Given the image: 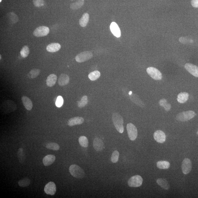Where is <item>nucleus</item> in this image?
Returning a JSON list of instances; mask_svg holds the SVG:
<instances>
[{
	"label": "nucleus",
	"instance_id": "obj_1",
	"mask_svg": "<svg viewBox=\"0 0 198 198\" xmlns=\"http://www.w3.org/2000/svg\"><path fill=\"white\" fill-rule=\"evenodd\" d=\"M112 119L116 129L120 133H123L124 130L123 117L120 114L114 113L113 114Z\"/></svg>",
	"mask_w": 198,
	"mask_h": 198
},
{
	"label": "nucleus",
	"instance_id": "obj_2",
	"mask_svg": "<svg viewBox=\"0 0 198 198\" xmlns=\"http://www.w3.org/2000/svg\"><path fill=\"white\" fill-rule=\"evenodd\" d=\"M69 171L71 175L77 179H82L85 176L84 170L76 165H71L69 167Z\"/></svg>",
	"mask_w": 198,
	"mask_h": 198
},
{
	"label": "nucleus",
	"instance_id": "obj_3",
	"mask_svg": "<svg viewBox=\"0 0 198 198\" xmlns=\"http://www.w3.org/2000/svg\"><path fill=\"white\" fill-rule=\"evenodd\" d=\"M196 114L194 111H189L180 113L176 116V119L179 121L186 122L191 119Z\"/></svg>",
	"mask_w": 198,
	"mask_h": 198
},
{
	"label": "nucleus",
	"instance_id": "obj_4",
	"mask_svg": "<svg viewBox=\"0 0 198 198\" xmlns=\"http://www.w3.org/2000/svg\"><path fill=\"white\" fill-rule=\"evenodd\" d=\"M143 179L141 176L136 175L132 176L128 181V185L131 188H137L142 185Z\"/></svg>",
	"mask_w": 198,
	"mask_h": 198
},
{
	"label": "nucleus",
	"instance_id": "obj_5",
	"mask_svg": "<svg viewBox=\"0 0 198 198\" xmlns=\"http://www.w3.org/2000/svg\"><path fill=\"white\" fill-rule=\"evenodd\" d=\"M127 130L130 140L132 141L135 140L138 135L137 129L136 126L132 123H128L127 125Z\"/></svg>",
	"mask_w": 198,
	"mask_h": 198
},
{
	"label": "nucleus",
	"instance_id": "obj_6",
	"mask_svg": "<svg viewBox=\"0 0 198 198\" xmlns=\"http://www.w3.org/2000/svg\"><path fill=\"white\" fill-rule=\"evenodd\" d=\"M93 56L92 52L90 51H85L80 52L75 57V60L77 62L82 63L87 61L92 58Z\"/></svg>",
	"mask_w": 198,
	"mask_h": 198
},
{
	"label": "nucleus",
	"instance_id": "obj_7",
	"mask_svg": "<svg viewBox=\"0 0 198 198\" xmlns=\"http://www.w3.org/2000/svg\"><path fill=\"white\" fill-rule=\"evenodd\" d=\"M147 72L154 80H159L162 79V76L161 73L158 69L153 67H149L146 69Z\"/></svg>",
	"mask_w": 198,
	"mask_h": 198
},
{
	"label": "nucleus",
	"instance_id": "obj_8",
	"mask_svg": "<svg viewBox=\"0 0 198 198\" xmlns=\"http://www.w3.org/2000/svg\"><path fill=\"white\" fill-rule=\"evenodd\" d=\"M50 30L48 27L42 26L37 28L33 32V34L37 37L46 36L48 34Z\"/></svg>",
	"mask_w": 198,
	"mask_h": 198
},
{
	"label": "nucleus",
	"instance_id": "obj_9",
	"mask_svg": "<svg viewBox=\"0 0 198 198\" xmlns=\"http://www.w3.org/2000/svg\"><path fill=\"white\" fill-rule=\"evenodd\" d=\"M192 165L191 160L188 158L184 159L182 163V173L185 175L188 174L191 172Z\"/></svg>",
	"mask_w": 198,
	"mask_h": 198
},
{
	"label": "nucleus",
	"instance_id": "obj_10",
	"mask_svg": "<svg viewBox=\"0 0 198 198\" xmlns=\"http://www.w3.org/2000/svg\"><path fill=\"white\" fill-rule=\"evenodd\" d=\"M45 193L47 194L54 195L56 191V186L54 182H49L45 185L44 188Z\"/></svg>",
	"mask_w": 198,
	"mask_h": 198
},
{
	"label": "nucleus",
	"instance_id": "obj_11",
	"mask_svg": "<svg viewBox=\"0 0 198 198\" xmlns=\"http://www.w3.org/2000/svg\"><path fill=\"white\" fill-rule=\"evenodd\" d=\"M154 140L159 143H163L166 140V135L163 131L160 130L154 132Z\"/></svg>",
	"mask_w": 198,
	"mask_h": 198
},
{
	"label": "nucleus",
	"instance_id": "obj_12",
	"mask_svg": "<svg viewBox=\"0 0 198 198\" xmlns=\"http://www.w3.org/2000/svg\"><path fill=\"white\" fill-rule=\"evenodd\" d=\"M186 69L194 76L198 78V67L195 65L187 63L185 65Z\"/></svg>",
	"mask_w": 198,
	"mask_h": 198
},
{
	"label": "nucleus",
	"instance_id": "obj_13",
	"mask_svg": "<svg viewBox=\"0 0 198 198\" xmlns=\"http://www.w3.org/2000/svg\"><path fill=\"white\" fill-rule=\"evenodd\" d=\"M93 145L94 149L97 151H103L105 148L104 143L103 140L98 138L94 139Z\"/></svg>",
	"mask_w": 198,
	"mask_h": 198
},
{
	"label": "nucleus",
	"instance_id": "obj_14",
	"mask_svg": "<svg viewBox=\"0 0 198 198\" xmlns=\"http://www.w3.org/2000/svg\"><path fill=\"white\" fill-rule=\"evenodd\" d=\"M84 122V119L80 117H76L71 118L68 122V124L69 126H73L76 125L82 124Z\"/></svg>",
	"mask_w": 198,
	"mask_h": 198
},
{
	"label": "nucleus",
	"instance_id": "obj_15",
	"mask_svg": "<svg viewBox=\"0 0 198 198\" xmlns=\"http://www.w3.org/2000/svg\"><path fill=\"white\" fill-rule=\"evenodd\" d=\"M21 100L25 109L28 111L31 110L33 108V103L31 99L26 96H24L22 97Z\"/></svg>",
	"mask_w": 198,
	"mask_h": 198
},
{
	"label": "nucleus",
	"instance_id": "obj_16",
	"mask_svg": "<svg viewBox=\"0 0 198 198\" xmlns=\"http://www.w3.org/2000/svg\"><path fill=\"white\" fill-rule=\"evenodd\" d=\"M110 29L112 33L117 38L121 36V31L119 27L115 22H112L110 25Z\"/></svg>",
	"mask_w": 198,
	"mask_h": 198
},
{
	"label": "nucleus",
	"instance_id": "obj_17",
	"mask_svg": "<svg viewBox=\"0 0 198 198\" xmlns=\"http://www.w3.org/2000/svg\"><path fill=\"white\" fill-rule=\"evenodd\" d=\"M69 77L66 74H62L60 75L58 80L59 85L61 86H64L68 84Z\"/></svg>",
	"mask_w": 198,
	"mask_h": 198
},
{
	"label": "nucleus",
	"instance_id": "obj_18",
	"mask_svg": "<svg viewBox=\"0 0 198 198\" xmlns=\"http://www.w3.org/2000/svg\"><path fill=\"white\" fill-rule=\"evenodd\" d=\"M55 155L49 154L45 156L43 159V162L44 166H49L55 162Z\"/></svg>",
	"mask_w": 198,
	"mask_h": 198
},
{
	"label": "nucleus",
	"instance_id": "obj_19",
	"mask_svg": "<svg viewBox=\"0 0 198 198\" xmlns=\"http://www.w3.org/2000/svg\"><path fill=\"white\" fill-rule=\"evenodd\" d=\"M61 46L58 43H54L50 44L46 47V50L49 52H56L61 49Z\"/></svg>",
	"mask_w": 198,
	"mask_h": 198
},
{
	"label": "nucleus",
	"instance_id": "obj_20",
	"mask_svg": "<svg viewBox=\"0 0 198 198\" xmlns=\"http://www.w3.org/2000/svg\"><path fill=\"white\" fill-rule=\"evenodd\" d=\"M57 80V76L54 74H50L47 77L46 80V84L49 87H52L55 84Z\"/></svg>",
	"mask_w": 198,
	"mask_h": 198
},
{
	"label": "nucleus",
	"instance_id": "obj_21",
	"mask_svg": "<svg viewBox=\"0 0 198 198\" xmlns=\"http://www.w3.org/2000/svg\"><path fill=\"white\" fill-rule=\"evenodd\" d=\"M189 97V94L188 92H181L178 95L177 100L179 103H185L188 100Z\"/></svg>",
	"mask_w": 198,
	"mask_h": 198
},
{
	"label": "nucleus",
	"instance_id": "obj_22",
	"mask_svg": "<svg viewBox=\"0 0 198 198\" xmlns=\"http://www.w3.org/2000/svg\"><path fill=\"white\" fill-rule=\"evenodd\" d=\"M130 98L133 103L143 108L145 107V104L135 94H132L130 95Z\"/></svg>",
	"mask_w": 198,
	"mask_h": 198
},
{
	"label": "nucleus",
	"instance_id": "obj_23",
	"mask_svg": "<svg viewBox=\"0 0 198 198\" xmlns=\"http://www.w3.org/2000/svg\"><path fill=\"white\" fill-rule=\"evenodd\" d=\"M156 182L163 189L168 190L170 188V185L167 181L164 178L158 179Z\"/></svg>",
	"mask_w": 198,
	"mask_h": 198
},
{
	"label": "nucleus",
	"instance_id": "obj_24",
	"mask_svg": "<svg viewBox=\"0 0 198 198\" xmlns=\"http://www.w3.org/2000/svg\"><path fill=\"white\" fill-rule=\"evenodd\" d=\"M89 20V15L87 13L83 14L79 21V24L82 27H84L87 25Z\"/></svg>",
	"mask_w": 198,
	"mask_h": 198
},
{
	"label": "nucleus",
	"instance_id": "obj_25",
	"mask_svg": "<svg viewBox=\"0 0 198 198\" xmlns=\"http://www.w3.org/2000/svg\"><path fill=\"white\" fill-rule=\"evenodd\" d=\"M17 155L20 163L21 164L24 163L25 160L26 156L23 148H19L17 153Z\"/></svg>",
	"mask_w": 198,
	"mask_h": 198
},
{
	"label": "nucleus",
	"instance_id": "obj_26",
	"mask_svg": "<svg viewBox=\"0 0 198 198\" xmlns=\"http://www.w3.org/2000/svg\"><path fill=\"white\" fill-rule=\"evenodd\" d=\"M170 166L169 162L166 161H160L157 163V167L160 169H167Z\"/></svg>",
	"mask_w": 198,
	"mask_h": 198
},
{
	"label": "nucleus",
	"instance_id": "obj_27",
	"mask_svg": "<svg viewBox=\"0 0 198 198\" xmlns=\"http://www.w3.org/2000/svg\"><path fill=\"white\" fill-rule=\"evenodd\" d=\"M84 3V0H78L76 2L71 4L70 7L71 9L74 10H77L82 7Z\"/></svg>",
	"mask_w": 198,
	"mask_h": 198
},
{
	"label": "nucleus",
	"instance_id": "obj_28",
	"mask_svg": "<svg viewBox=\"0 0 198 198\" xmlns=\"http://www.w3.org/2000/svg\"><path fill=\"white\" fill-rule=\"evenodd\" d=\"M31 183V180L28 178H25L22 179L18 182V185H19V186L23 187V188H25V187L29 186Z\"/></svg>",
	"mask_w": 198,
	"mask_h": 198
},
{
	"label": "nucleus",
	"instance_id": "obj_29",
	"mask_svg": "<svg viewBox=\"0 0 198 198\" xmlns=\"http://www.w3.org/2000/svg\"><path fill=\"white\" fill-rule=\"evenodd\" d=\"M79 142L80 145L84 148H87L89 145V141L86 137L85 136H81L79 139Z\"/></svg>",
	"mask_w": 198,
	"mask_h": 198
},
{
	"label": "nucleus",
	"instance_id": "obj_30",
	"mask_svg": "<svg viewBox=\"0 0 198 198\" xmlns=\"http://www.w3.org/2000/svg\"><path fill=\"white\" fill-rule=\"evenodd\" d=\"M100 74L98 71H95L90 73L88 76L90 79L92 81H95L100 78Z\"/></svg>",
	"mask_w": 198,
	"mask_h": 198
},
{
	"label": "nucleus",
	"instance_id": "obj_31",
	"mask_svg": "<svg viewBox=\"0 0 198 198\" xmlns=\"http://www.w3.org/2000/svg\"><path fill=\"white\" fill-rule=\"evenodd\" d=\"M40 70L39 69H32L29 72L28 76L29 79H35L39 75Z\"/></svg>",
	"mask_w": 198,
	"mask_h": 198
},
{
	"label": "nucleus",
	"instance_id": "obj_32",
	"mask_svg": "<svg viewBox=\"0 0 198 198\" xmlns=\"http://www.w3.org/2000/svg\"><path fill=\"white\" fill-rule=\"evenodd\" d=\"M7 17L9 20L12 23H15L18 21V18L17 15L14 13H9L7 14Z\"/></svg>",
	"mask_w": 198,
	"mask_h": 198
},
{
	"label": "nucleus",
	"instance_id": "obj_33",
	"mask_svg": "<svg viewBox=\"0 0 198 198\" xmlns=\"http://www.w3.org/2000/svg\"><path fill=\"white\" fill-rule=\"evenodd\" d=\"M46 148L48 149L53 150V151H58L59 150L60 146L59 145L54 142H51L48 143L46 146Z\"/></svg>",
	"mask_w": 198,
	"mask_h": 198
},
{
	"label": "nucleus",
	"instance_id": "obj_34",
	"mask_svg": "<svg viewBox=\"0 0 198 198\" xmlns=\"http://www.w3.org/2000/svg\"><path fill=\"white\" fill-rule=\"evenodd\" d=\"M30 52L29 47L27 46H25L22 49L20 52L21 56L23 58H25L28 56Z\"/></svg>",
	"mask_w": 198,
	"mask_h": 198
},
{
	"label": "nucleus",
	"instance_id": "obj_35",
	"mask_svg": "<svg viewBox=\"0 0 198 198\" xmlns=\"http://www.w3.org/2000/svg\"><path fill=\"white\" fill-rule=\"evenodd\" d=\"M87 97L86 95L83 96L81 100L78 102V106L79 108H82L87 105Z\"/></svg>",
	"mask_w": 198,
	"mask_h": 198
},
{
	"label": "nucleus",
	"instance_id": "obj_36",
	"mask_svg": "<svg viewBox=\"0 0 198 198\" xmlns=\"http://www.w3.org/2000/svg\"><path fill=\"white\" fill-rule=\"evenodd\" d=\"M119 153L117 151H114L111 156V160L112 163H117L119 160Z\"/></svg>",
	"mask_w": 198,
	"mask_h": 198
},
{
	"label": "nucleus",
	"instance_id": "obj_37",
	"mask_svg": "<svg viewBox=\"0 0 198 198\" xmlns=\"http://www.w3.org/2000/svg\"><path fill=\"white\" fill-rule=\"evenodd\" d=\"M63 103H64V100L63 97L61 96H59L57 97L55 102V105L57 107L60 108L63 106Z\"/></svg>",
	"mask_w": 198,
	"mask_h": 198
},
{
	"label": "nucleus",
	"instance_id": "obj_38",
	"mask_svg": "<svg viewBox=\"0 0 198 198\" xmlns=\"http://www.w3.org/2000/svg\"><path fill=\"white\" fill-rule=\"evenodd\" d=\"M33 2L36 7H40L43 5L44 1L43 0H33Z\"/></svg>",
	"mask_w": 198,
	"mask_h": 198
},
{
	"label": "nucleus",
	"instance_id": "obj_39",
	"mask_svg": "<svg viewBox=\"0 0 198 198\" xmlns=\"http://www.w3.org/2000/svg\"><path fill=\"white\" fill-rule=\"evenodd\" d=\"M167 101L166 99H162L159 101V103L160 106H162L165 107L167 103Z\"/></svg>",
	"mask_w": 198,
	"mask_h": 198
},
{
	"label": "nucleus",
	"instance_id": "obj_40",
	"mask_svg": "<svg viewBox=\"0 0 198 198\" xmlns=\"http://www.w3.org/2000/svg\"><path fill=\"white\" fill-rule=\"evenodd\" d=\"M191 4L193 7L198 8V0H191Z\"/></svg>",
	"mask_w": 198,
	"mask_h": 198
},
{
	"label": "nucleus",
	"instance_id": "obj_41",
	"mask_svg": "<svg viewBox=\"0 0 198 198\" xmlns=\"http://www.w3.org/2000/svg\"><path fill=\"white\" fill-rule=\"evenodd\" d=\"M165 111H169L171 109V106L170 103H167L165 107H164Z\"/></svg>",
	"mask_w": 198,
	"mask_h": 198
},
{
	"label": "nucleus",
	"instance_id": "obj_42",
	"mask_svg": "<svg viewBox=\"0 0 198 198\" xmlns=\"http://www.w3.org/2000/svg\"><path fill=\"white\" fill-rule=\"evenodd\" d=\"M132 94V92H131V91H130V92H129V95H131V94Z\"/></svg>",
	"mask_w": 198,
	"mask_h": 198
},
{
	"label": "nucleus",
	"instance_id": "obj_43",
	"mask_svg": "<svg viewBox=\"0 0 198 198\" xmlns=\"http://www.w3.org/2000/svg\"><path fill=\"white\" fill-rule=\"evenodd\" d=\"M2 0H0V2H1Z\"/></svg>",
	"mask_w": 198,
	"mask_h": 198
},
{
	"label": "nucleus",
	"instance_id": "obj_44",
	"mask_svg": "<svg viewBox=\"0 0 198 198\" xmlns=\"http://www.w3.org/2000/svg\"><path fill=\"white\" fill-rule=\"evenodd\" d=\"M1 56V58H0V59H1V55H0Z\"/></svg>",
	"mask_w": 198,
	"mask_h": 198
},
{
	"label": "nucleus",
	"instance_id": "obj_45",
	"mask_svg": "<svg viewBox=\"0 0 198 198\" xmlns=\"http://www.w3.org/2000/svg\"><path fill=\"white\" fill-rule=\"evenodd\" d=\"M197 134L198 135V131H197Z\"/></svg>",
	"mask_w": 198,
	"mask_h": 198
}]
</instances>
